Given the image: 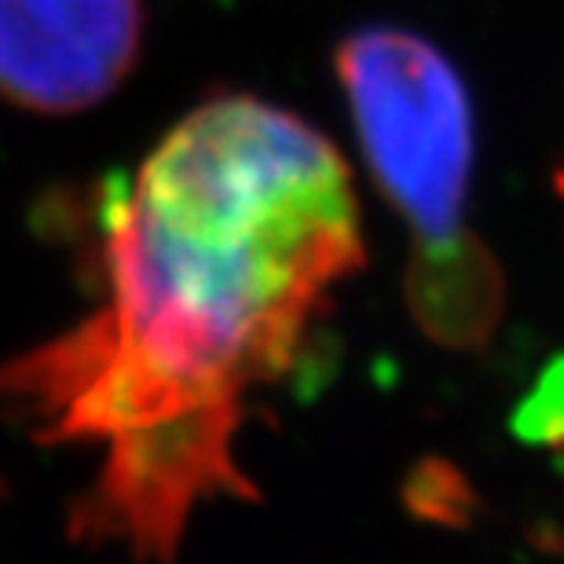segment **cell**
<instances>
[{"label":"cell","instance_id":"1","mask_svg":"<svg viewBox=\"0 0 564 564\" xmlns=\"http://www.w3.org/2000/svg\"><path fill=\"white\" fill-rule=\"evenodd\" d=\"M93 261L99 308L0 364V403L104 447L77 539L173 564L202 499L253 495L231 455L250 392L286 375L364 264L352 173L304 118L213 96L104 191Z\"/></svg>","mask_w":564,"mask_h":564},{"label":"cell","instance_id":"2","mask_svg":"<svg viewBox=\"0 0 564 564\" xmlns=\"http://www.w3.org/2000/svg\"><path fill=\"white\" fill-rule=\"evenodd\" d=\"M359 147L419 242L462 228L473 173V110L444 52L408 30H359L334 55Z\"/></svg>","mask_w":564,"mask_h":564},{"label":"cell","instance_id":"3","mask_svg":"<svg viewBox=\"0 0 564 564\" xmlns=\"http://www.w3.org/2000/svg\"><path fill=\"white\" fill-rule=\"evenodd\" d=\"M140 41V0H0V96L33 115H82L126 82Z\"/></svg>","mask_w":564,"mask_h":564},{"label":"cell","instance_id":"4","mask_svg":"<svg viewBox=\"0 0 564 564\" xmlns=\"http://www.w3.org/2000/svg\"><path fill=\"white\" fill-rule=\"evenodd\" d=\"M502 272L477 235L414 242L408 268L411 315L433 341L480 348L502 319Z\"/></svg>","mask_w":564,"mask_h":564},{"label":"cell","instance_id":"5","mask_svg":"<svg viewBox=\"0 0 564 564\" xmlns=\"http://www.w3.org/2000/svg\"><path fill=\"white\" fill-rule=\"evenodd\" d=\"M517 436L528 444H564V359H554L513 419Z\"/></svg>","mask_w":564,"mask_h":564}]
</instances>
